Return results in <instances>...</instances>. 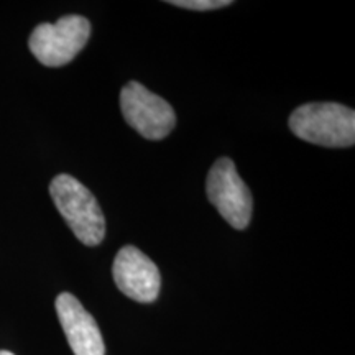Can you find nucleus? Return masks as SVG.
Segmentation results:
<instances>
[{
  "instance_id": "nucleus-1",
  "label": "nucleus",
  "mask_w": 355,
  "mask_h": 355,
  "mask_svg": "<svg viewBox=\"0 0 355 355\" xmlns=\"http://www.w3.org/2000/svg\"><path fill=\"white\" fill-rule=\"evenodd\" d=\"M290 128L309 144L345 148L355 144V112L336 102H313L290 115Z\"/></svg>"
},
{
  "instance_id": "nucleus-5",
  "label": "nucleus",
  "mask_w": 355,
  "mask_h": 355,
  "mask_svg": "<svg viewBox=\"0 0 355 355\" xmlns=\"http://www.w3.org/2000/svg\"><path fill=\"white\" fill-rule=\"evenodd\" d=\"M121 109L125 122L144 139H165L176 125V115L171 105L140 83L132 81L123 86Z\"/></svg>"
},
{
  "instance_id": "nucleus-4",
  "label": "nucleus",
  "mask_w": 355,
  "mask_h": 355,
  "mask_svg": "<svg viewBox=\"0 0 355 355\" xmlns=\"http://www.w3.org/2000/svg\"><path fill=\"white\" fill-rule=\"evenodd\" d=\"M206 193L212 206L234 229L247 227L254 211V199L232 159L219 158L212 165L207 175Z\"/></svg>"
},
{
  "instance_id": "nucleus-3",
  "label": "nucleus",
  "mask_w": 355,
  "mask_h": 355,
  "mask_svg": "<svg viewBox=\"0 0 355 355\" xmlns=\"http://www.w3.org/2000/svg\"><path fill=\"white\" fill-rule=\"evenodd\" d=\"M91 24L81 15H68L56 24H42L33 30L28 46L40 63L58 68L71 63L86 46Z\"/></svg>"
},
{
  "instance_id": "nucleus-8",
  "label": "nucleus",
  "mask_w": 355,
  "mask_h": 355,
  "mask_svg": "<svg viewBox=\"0 0 355 355\" xmlns=\"http://www.w3.org/2000/svg\"><path fill=\"white\" fill-rule=\"evenodd\" d=\"M170 3L171 6H176L181 8H188V10L206 12V10H216V8L227 7L232 2H229V0H171Z\"/></svg>"
},
{
  "instance_id": "nucleus-2",
  "label": "nucleus",
  "mask_w": 355,
  "mask_h": 355,
  "mask_svg": "<svg viewBox=\"0 0 355 355\" xmlns=\"http://www.w3.org/2000/svg\"><path fill=\"white\" fill-rule=\"evenodd\" d=\"M56 209L84 245L96 247L105 237V219L94 194L69 175H58L50 184Z\"/></svg>"
},
{
  "instance_id": "nucleus-7",
  "label": "nucleus",
  "mask_w": 355,
  "mask_h": 355,
  "mask_svg": "<svg viewBox=\"0 0 355 355\" xmlns=\"http://www.w3.org/2000/svg\"><path fill=\"white\" fill-rule=\"evenodd\" d=\"M56 313L74 355H104L105 345L94 318L84 309L76 296L61 293L56 298Z\"/></svg>"
},
{
  "instance_id": "nucleus-6",
  "label": "nucleus",
  "mask_w": 355,
  "mask_h": 355,
  "mask_svg": "<svg viewBox=\"0 0 355 355\" xmlns=\"http://www.w3.org/2000/svg\"><path fill=\"white\" fill-rule=\"evenodd\" d=\"M115 285L123 295L139 303H153L162 288L158 266L137 247L127 245L114 260Z\"/></svg>"
},
{
  "instance_id": "nucleus-9",
  "label": "nucleus",
  "mask_w": 355,
  "mask_h": 355,
  "mask_svg": "<svg viewBox=\"0 0 355 355\" xmlns=\"http://www.w3.org/2000/svg\"><path fill=\"white\" fill-rule=\"evenodd\" d=\"M0 355H13V354L8 352V350H0Z\"/></svg>"
}]
</instances>
